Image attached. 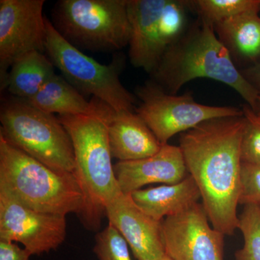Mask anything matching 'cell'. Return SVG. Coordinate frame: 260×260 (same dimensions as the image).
Instances as JSON below:
<instances>
[{
    "label": "cell",
    "instance_id": "obj_1",
    "mask_svg": "<svg viewBox=\"0 0 260 260\" xmlns=\"http://www.w3.org/2000/svg\"><path fill=\"white\" fill-rule=\"evenodd\" d=\"M244 116L215 118L181 134L179 147L212 226L225 236L239 225Z\"/></svg>",
    "mask_w": 260,
    "mask_h": 260
},
{
    "label": "cell",
    "instance_id": "obj_2",
    "mask_svg": "<svg viewBox=\"0 0 260 260\" xmlns=\"http://www.w3.org/2000/svg\"><path fill=\"white\" fill-rule=\"evenodd\" d=\"M150 75L152 81L170 94H177L198 78L220 82L237 91L253 111L260 95L234 64L214 27L199 18L165 49Z\"/></svg>",
    "mask_w": 260,
    "mask_h": 260
},
{
    "label": "cell",
    "instance_id": "obj_3",
    "mask_svg": "<svg viewBox=\"0 0 260 260\" xmlns=\"http://www.w3.org/2000/svg\"><path fill=\"white\" fill-rule=\"evenodd\" d=\"M114 111L104 103L98 115L57 116L73 142L74 174L84 198L78 215L88 230L99 229L106 207L122 192L114 173L108 135V121Z\"/></svg>",
    "mask_w": 260,
    "mask_h": 260
},
{
    "label": "cell",
    "instance_id": "obj_4",
    "mask_svg": "<svg viewBox=\"0 0 260 260\" xmlns=\"http://www.w3.org/2000/svg\"><path fill=\"white\" fill-rule=\"evenodd\" d=\"M0 192L42 213H80L84 198L75 174H60L0 137Z\"/></svg>",
    "mask_w": 260,
    "mask_h": 260
},
{
    "label": "cell",
    "instance_id": "obj_5",
    "mask_svg": "<svg viewBox=\"0 0 260 260\" xmlns=\"http://www.w3.org/2000/svg\"><path fill=\"white\" fill-rule=\"evenodd\" d=\"M0 122V137L9 144L56 172L74 174L73 142L54 114L13 96L2 103Z\"/></svg>",
    "mask_w": 260,
    "mask_h": 260
},
{
    "label": "cell",
    "instance_id": "obj_6",
    "mask_svg": "<svg viewBox=\"0 0 260 260\" xmlns=\"http://www.w3.org/2000/svg\"><path fill=\"white\" fill-rule=\"evenodd\" d=\"M52 19L61 37L80 50L114 51L129 44L127 0H59Z\"/></svg>",
    "mask_w": 260,
    "mask_h": 260
},
{
    "label": "cell",
    "instance_id": "obj_7",
    "mask_svg": "<svg viewBox=\"0 0 260 260\" xmlns=\"http://www.w3.org/2000/svg\"><path fill=\"white\" fill-rule=\"evenodd\" d=\"M46 51L51 62L80 93L90 94L116 112H135L136 96L121 83L120 61L102 64L61 37L47 18Z\"/></svg>",
    "mask_w": 260,
    "mask_h": 260
},
{
    "label": "cell",
    "instance_id": "obj_8",
    "mask_svg": "<svg viewBox=\"0 0 260 260\" xmlns=\"http://www.w3.org/2000/svg\"><path fill=\"white\" fill-rule=\"evenodd\" d=\"M135 93L140 102L135 113L161 145L168 144L174 135L185 133L205 121L244 115L243 110L237 107L199 104L189 93H167L152 80L138 87Z\"/></svg>",
    "mask_w": 260,
    "mask_h": 260
},
{
    "label": "cell",
    "instance_id": "obj_9",
    "mask_svg": "<svg viewBox=\"0 0 260 260\" xmlns=\"http://www.w3.org/2000/svg\"><path fill=\"white\" fill-rule=\"evenodd\" d=\"M44 0L0 1V84L4 87L9 68L30 51L45 52L47 17Z\"/></svg>",
    "mask_w": 260,
    "mask_h": 260
},
{
    "label": "cell",
    "instance_id": "obj_10",
    "mask_svg": "<svg viewBox=\"0 0 260 260\" xmlns=\"http://www.w3.org/2000/svg\"><path fill=\"white\" fill-rule=\"evenodd\" d=\"M64 215L27 208L0 192V240L21 243L32 255L56 250L64 242Z\"/></svg>",
    "mask_w": 260,
    "mask_h": 260
},
{
    "label": "cell",
    "instance_id": "obj_11",
    "mask_svg": "<svg viewBox=\"0 0 260 260\" xmlns=\"http://www.w3.org/2000/svg\"><path fill=\"white\" fill-rule=\"evenodd\" d=\"M203 204L162 221L166 254L172 260H223L224 235L210 225Z\"/></svg>",
    "mask_w": 260,
    "mask_h": 260
},
{
    "label": "cell",
    "instance_id": "obj_12",
    "mask_svg": "<svg viewBox=\"0 0 260 260\" xmlns=\"http://www.w3.org/2000/svg\"><path fill=\"white\" fill-rule=\"evenodd\" d=\"M109 224L115 228L138 260H157L165 255L162 221L154 220L121 192L106 207Z\"/></svg>",
    "mask_w": 260,
    "mask_h": 260
},
{
    "label": "cell",
    "instance_id": "obj_13",
    "mask_svg": "<svg viewBox=\"0 0 260 260\" xmlns=\"http://www.w3.org/2000/svg\"><path fill=\"white\" fill-rule=\"evenodd\" d=\"M114 170L121 191L129 194L150 184H177L189 175L180 147L169 144L148 158L118 161Z\"/></svg>",
    "mask_w": 260,
    "mask_h": 260
},
{
    "label": "cell",
    "instance_id": "obj_14",
    "mask_svg": "<svg viewBox=\"0 0 260 260\" xmlns=\"http://www.w3.org/2000/svg\"><path fill=\"white\" fill-rule=\"evenodd\" d=\"M167 0H127L130 37L129 57L133 66L151 74L164 49L158 34V23Z\"/></svg>",
    "mask_w": 260,
    "mask_h": 260
},
{
    "label": "cell",
    "instance_id": "obj_15",
    "mask_svg": "<svg viewBox=\"0 0 260 260\" xmlns=\"http://www.w3.org/2000/svg\"><path fill=\"white\" fill-rule=\"evenodd\" d=\"M107 126L111 153L119 161L148 158L164 145L135 112L114 111Z\"/></svg>",
    "mask_w": 260,
    "mask_h": 260
},
{
    "label": "cell",
    "instance_id": "obj_16",
    "mask_svg": "<svg viewBox=\"0 0 260 260\" xmlns=\"http://www.w3.org/2000/svg\"><path fill=\"white\" fill-rule=\"evenodd\" d=\"M259 13L249 12L227 19L214 26L239 70L260 63Z\"/></svg>",
    "mask_w": 260,
    "mask_h": 260
},
{
    "label": "cell",
    "instance_id": "obj_17",
    "mask_svg": "<svg viewBox=\"0 0 260 260\" xmlns=\"http://www.w3.org/2000/svg\"><path fill=\"white\" fill-rule=\"evenodd\" d=\"M129 194L140 209L158 221L185 211L201 200L199 188L190 175L177 184L141 189Z\"/></svg>",
    "mask_w": 260,
    "mask_h": 260
},
{
    "label": "cell",
    "instance_id": "obj_18",
    "mask_svg": "<svg viewBox=\"0 0 260 260\" xmlns=\"http://www.w3.org/2000/svg\"><path fill=\"white\" fill-rule=\"evenodd\" d=\"M26 102L39 110L58 115H98L104 104L95 97L88 102L78 89L56 74Z\"/></svg>",
    "mask_w": 260,
    "mask_h": 260
},
{
    "label": "cell",
    "instance_id": "obj_19",
    "mask_svg": "<svg viewBox=\"0 0 260 260\" xmlns=\"http://www.w3.org/2000/svg\"><path fill=\"white\" fill-rule=\"evenodd\" d=\"M54 68L44 53L37 51L26 53L12 65L3 90L7 89L13 96L28 101L55 75Z\"/></svg>",
    "mask_w": 260,
    "mask_h": 260
},
{
    "label": "cell",
    "instance_id": "obj_20",
    "mask_svg": "<svg viewBox=\"0 0 260 260\" xmlns=\"http://www.w3.org/2000/svg\"><path fill=\"white\" fill-rule=\"evenodd\" d=\"M190 5L200 19L213 27L243 13H260V0H192Z\"/></svg>",
    "mask_w": 260,
    "mask_h": 260
},
{
    "label": "cell",
    "instance_id": "obj_21",
    "mask_svg": "<svg viewBox=\"0 0 260 260\" xmlns=\"http://www.w3.org/2000/svg\"><path fill=\"white\" fill-rule=\"evenodd\" d=\"M188 9H191L190 1L167 0L158 23L159 39L164 51L187 30Z\"/></svg>",
    "mask_w": 260,
    "mask_h": 260
},
{
    "label": "cell",
    "instance_id": "obj_22",
    "mask_svg": "<svg viewBox=\"0 0 260 260\" xmlns=\"http://www.w3.org/2000/svg\"><path fill=\"white\" fill-rule=\"evenodd\" d=\"M238 229L244 243L242 249L235 253L236 260H260V205H244Z\"/></svg>",
    "mask_w": 260,
    "mask_h": 260
},
{
    "label": "cell",
    "instance_id": "obj_23",
    "mask_svg": "<svg viewBox=\"0 0 260 260\" xmlns=\"http://www.w3.org/2000/svg\"><path fill=\"white\" fill-rule=\"evenodd\" d=\"M95 241L93 251L98 260H132L127 242L110 224L98 233Z\"/></svg>",
    "mask_w": 260,
    "mask_h": 260
},
{
    "label": "cell",
    "instance_id": "obj_24",
    "mask_svg": "<svg viewBox=\"0 0 260 260\" xmlns=\"http://www.w3.org/2000/svg\"><path fill=\"white\" fill-rule=\"evenodd\" d=\"M242 110L245 126L241 144L242 162L260 164V117L248 105Z\"/></svg>",
    "mask_w": 260,
    "mask_h": 260
},
{
    "label": "cell",
    "instance_id": "obj_25",
    "mask_svg": "<svg viewBox=\"0 0 260 260\" xmlns=\"http://www.w3.org/2000/svg\"><path fill=\"white\" fill-rule=\"evenodd\" d=\"M260 205V164L242 162L239 205Z\"/></svg>",
    "mask_w": 260,
    "mask_h": 260
},
{
    "label": "cell",
    "instance_id": "obj_26",
    "mask_svg": "<svg viewBox=\"0 0 260 260\" xmlns=\"http://www.w3.org/2000/svg\"><path fill=\"white\" fill-rule=\"evenodd\" d=\"M31 254L15 242L0 240V260H30Z\"/></svg>",
    "mask_w": 260,
    "mask_h": 260
},
{
    "label": "cell",
    "instance_id": "obj_27",
    "mask_svg": "<svg viewBox=\"0 0 260 260\" xmlns=\"http://www.w3.org/2000/svg\"><path fill=\"white\" fill-rule=\"evenodd\" d=\"M244 78L260 93V63L240 70Z\"/></svg>",
    "mask_w": 260,
    "mask_h": 260
},
{
    "label": "cell",
    "instance_id": "obj_28",
    "mask_svg": "<svg viewBox=\"0 0 260 260\" xmlns=\"http://www.w3.org/2000/svg\"><path fill=\"white\" fill-rule=\"evenodd\" d=\"M254 112H255L256 114L260 117V95L259 99H258L257 104H256L255 110H254Z\"/></svg>",
    "mask_w": 260,
    "mask_h": 260
},
{
    "label": "cell",
    "instance_id": "obj_29",
    "mask_svg": "<svg viewBox=\"0 0 260 260\" xmlns=\"http://www.w3.org/2000/svg\"><path fill=\"white\" fill-rule=\"evenodd\" d=\"M157 260H172V259H171V258L169 257V256H168L167 254H165V255L162 256V257H160V259H158Z\"/></svg>",
    "mask_w": 260,
    "mask_h": 260
}]
</instances>
